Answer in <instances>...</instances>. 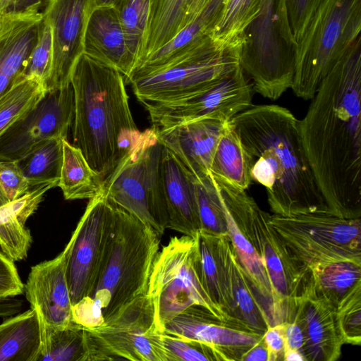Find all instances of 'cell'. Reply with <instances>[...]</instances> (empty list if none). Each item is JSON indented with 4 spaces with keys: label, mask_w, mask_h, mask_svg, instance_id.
Returning a JSON list of instances; mask_svg holds the SVG:
<instances>
[{
    "label": "cell",
    "mask_w": 361,
    "mask_h": 361,
    "mask_svg": "<svg viewBox=\"0 0 361 361\" xmlns=\"http://www.w3.org/2000/svg\"><path fill=\"white\" fill-rule=\"evenodd\" d=\"M304 118L300 137L330 212L361 218V37L322 80Z\"/></svg>",
    "instance_id": "cell-1"
},
{
    "label": "cell",
    "mask_w": 361,
    "mask_h": 361,
    "mask_svg": "<svg viewBox=\"0 0 361 361\" xmlns=\"http://www.w3.org/2000/svg\"><path fill=\"white\" fill-rule=\"evenodd\" d=\"M231 122L250 157L252 180L266 189L274 214L331 213L307 159L299 120L288 109L250 106Z\"/></svg>",
    "instance_id": "cell-2"
},
{
    "label": "cell",
    "mask_w": 361,
    "mask_h": 361,
    "mask_svg": "<svg viewBox=\"0 0 361 361\" xmlns=\"http://www.w3.org/2000/svg\"><path fill=\"white\" fill-rule=\"evenodd\" d=\"M71 84L74 145L104 184L142 133L130 111L124 77L114 66L83 53Z\"/></svg>",
    "instance_id": "cell-3"
},
{
    "label": "cell",
    "mask_w": 361,
    "mask_h": 361,
    "mask_svg": "<svg viewBox=\"0 0 361 361\" xmlns=\"http://www.w3.org/2000/svg\"><path fill=\"white\" fill-rule=\"evenodd\" d=\"M110 231L90 294L72 306L73 321L95 328L147 293L159 237L140 219L113 204Z\"/></svg>",
    "instance_id": "cell-4"
},
{
    "label": "cell",
    "mask_w": 361,
    "mask_h": 361,
    "mask_svg": "<svg viewBox=\"0 0 361 361\" xmlns=\"http://www.w3.org/2000/svg\"><path fill=\"white\" fill-rule=\"evenodd\" d=\"M240 46L221 47L208 35L159 65L133 71L127 81L144 105L178 99L232 72L239 65Z\"/></svg>",
    "instance_id": "cell-5"
},
{
    "label": "cell",
    "mask_w": 361,
    "mask_h": 361,
    "mask_svg": "<svg viewBox=\"0 0 361 361\" xmlns=\"http://www.w3.org/2000/svg\"><path fill=\"white\" fill-rule=\"evenodd\" d=\"M361 0H323L297 42L291 89L312 99L322 80L360 36Z\"/></svg>",
    "instance_id": "cell-6"
},
{
    "label": "cell",
    "mask_w": 361,
    "mask_h": 361,
    "mask_svg": "<svg viewBox=\"0 0 361 361\" xmlns=\"http://www.w3.org/2000/svg\"><path fill=\"white\" fill-rule=\"evenodd\" d=\"M296 46L285 0H263L243 32L239 49V64L255 92L276 100L291 88Z\"/></svg>",
    "instance_id": "cell-7"
},
{
    "label": "cell",
    "mask_w": 361,
    "mask_h": 361,
    "mask_svg": "<svg viewBox=\"0 0 361 361\" xmlns=\"http://www.w3.org/2000/svg\"><path fill=\"white\" fill-rule=\"evenodd\" d=\"M214 178L238 227L257 252L266 268L272 288L274 324L284 323L293 299L307 283L310 274L293 258L270 225V215L245 190Z\"/></svg>",
    "instance_id": "cell-8"
},
{
    "label": "cell",
    "mask_w": 361,
    "mask_h": 361,
    "mask_svg": "<svg viewBox=\"0 0 361 361\" xmlns=\"http://www.w3.org/2000/svg\"><path fill=\"white\" fill-rule=\"evenodd\" d=\"M163 147L157 128L152 126L146 129L103 184L109 202L152 227L159 238L169 224Z\"/></svg>",
    "instance_id": "cell-9"
},
{
    "label": "cell",
    "mask_w": 361,
    "mask_h": 361,
    "mask_svg": "<svg viewBox=\"0 0 361 361\" xmlns=\"http://www.w3.org/2000/svg\"><path fill=\"white\" fill-rule=\"evenodd\" d=\"M269 222L310 274L337 262L361 264V218L345 219L331 213L273 214Z\"/></svg>",
    "instance_id": "cell-10"
},
{
    "label": "cell",
    "mask_w": 361,
    "mask_h": 361,
    "mask_svg": "<svg viewBox=\"0 0 361 361\" xmlns=\"http://www.w3.org/2000/svg\"><path fill=\"white\" fill-rule=\"evenodd\" d=\"M147 294L152 299L157 326L161 331L171 319L192 306L208 310L228 324L226 316L212 302L201 283L193 237H173L159 250Z\"/></svg>",
    "instance_id": "cell-11"
},
{
    "label": "cell",
    "mask_w": 361,
    "mask_h": 361,
    "mask_svg": "<svg viewBox=\"0 0 361 361\" xmlns=\"http://www.w3.org/2000/svg\"><path fill=\"white\" fill-rule=\"evenodd\" d=\"M86 329L87 361H169L154 306L146 293L102 325Z\"/></svg>",
    "instance_id": "cell-12"
},
{
    "label": "cell",
    "mask_w": 361,
    "mask_h": 361,
    "mask_svg": "<svg viewBox=\"0 0 361 361\" xmlns=\"http://www.w3.org/2000/svg\"><path fill=\"white\" fill-rule=\"evenodd\" d=\"M240 64L203 90L173 101L145 105L153 126L171 128L212 118L230 121L252 106V87Z\"/></svg>",
    "instance_id": "cell-13"
},
{
    "label": "cell",
    "mask_w": 361,
    "mask_h": 361,
    "mask_svg": "<svg viewBox=\"0 0 361 361\" xmlns=\"http://www.w3.org/2000/svg\"><path fill=\"white\" fill-rule=\"evenodd\" d=\"M112 213L113 205L104 192L90 199L68 243L67 279L72 306L92 290L107 243Z\"/></svg>",
    "instance_id": "cell-14"
},
{
    "label": "cell",
    "mask_w": 361,
    "mask_h": 361,
    "mask_svg": "<svg viewBox=\"0 0 361 361\" xmlns=\"http://www.w3.org/2000/svg\"><path fill=\"white\" fill-rule=\"evenodd\" d=\"M73 117L71 84L47 92L29 114L0 137V161H18L49 139L66 138Z\"/></svg>",
    "instance_id": "cell-15"
},
{
    "label": "cell",
    "mask_w": 361,
    "mask_h": 361,
    "mask_svg": "<svg viewBox=\"0 0 361 361\" xmlns=\"http://www.w3.org/2000/svg\"><path fill=\"white\" fill-rule=\"evenodd\" d=\"M93 0H49L43 13L52 33L53 59L47 92L71 85L73 69L84 53V42Z\"/></svg>",
    "instance_id": "cell-16"
},
{
    "label": "cell",
    "mask_w": 361,
    "mask_h": 361,
    "mask_svg": "<svg viewBox=\"0 0 361 361\" xmlns=\"http://www.w3.org/2000/svg\"><path fill=\"white\" fill-rule=\"evenodd\" d=\"M300 327L307 361H335L341 354L343 339L336 307L319 294L310 277L293 299L288 321Z\"/></svg>",
    "instance_id": "cell-17"
},
{
    "label": "cell",
    "mask_w": 361,
    "mask_h": 361,
    "mask_svg": "<svg viewBox=\"0 0 361 361\" xmlns=\"http://www.w3.org/2000/svg\"><path fill=\"white\" fill-rule=\"evenodd\" d=\"M69 246L52 259L31 267L24 291L42 323L54 328L72 323V303L67 279Z\"/></svg>",
    "instance_id": "cell-18"
},
{
    "label": "cell",
    "mask_w": 361,
    "mask_h": 361,
    "mask_svg": "<svg viewBox=\"0 0 361 361\" xmlns=\"http://www.w3.org/2000/svg\"><path fill=\"white\" fill-rule=\"evenodd\" d=\"M162 331L207 343L226 361H241L243 355L264 335L228 326L200 306H192L183 310L167 322Z\"/></svg>",
    "instance_id": "cell-19"
},
{
    "label": "cell",
    "mask_w": 361,
    "mask_h": 361,
    "mask_svg": "<svg viewBox=\"0 0 361 361\" xmlns=\"http://www.w3.org/2000/svg\"><path fill=\"white\" fill-rule=\"evenodd\" d=\"M226 122L212 118L158 129L159 137L193 176L210 173L213 157Z\"/></svg>",
    "instance_id": "cell-20"
},
{
    "label": "cell",
    "mask_w": 361,
    "mask_h": 361,
    "mask_svg": "<svg viewBox=\"0 0 361 361\" xmlns=\"http://www.w3.org/2000/svg\"><path fill=\"white\" fill-rule=\"evenodd\" d=\"M225 266L231 300V327L264 334L274 324L273 308L252 285L239 263L228 236L225 246Z\"/></svg>",
    "instance_id": "cell-21"
},
{
    "label": "cell",
    "mask_w": 361,
    "mask_h": 361,
    "mask_svg": "<svg viewBox=\"0 0 361 361\" xmlns=\"http://www.w3.org/2000/svg\"><path fill=\"white\" fill-rule=\"evenodd\" d=\"M162 179L169 217L168 228L195 237L201 230V225L192 176L164 146Z\"/></svg>",
    "instance_id": "cell-22"
},
{
    "label": "cell",
    "mask_w": 361,
    "mask_h": 361,
    "mask_svg": "<svg viewBox=\"0 0 361 361\" xmlns=\"http://www.w3.org/2000/svg\"><path fill=\"white\" fill-rule=\"evenodd\" d=\"M42 19V12L0 14V96L23 72Z\"/></svg>",
    "instance_id": "cell-23"
},
{
    "label": "cell",
    "mask_w": 361,
    "mask_h": 361,
    "mask_svg": "<svg viewBox=\"0 0 361 361\" xmlns=\"http://www.w3.org/2000/svg\"><path fill=\"white\" fill-rule=\"evenodd\" d=\"M84 53L116 68L128 80L136 66L114 7H97L87 26Z\"/></svg>",
    "instance_id": "cell-24"
},
{
    "label": "cell",
    "mask_w": 361,
    "mask_h": 361,
    "mask_svg": "<svg viewBox=\"0 0 361 361\" xmlns=\"http://www.w3.org/2000/svg\"><path fill=\"white\" fill-rule=\"evenodd\" d=\"M228 234L200 231L195 235L196 265L201 283L212 302L226 316L231 314V300L225 266Z\"/></svg>",
    "instance_id": "cell-25"
},
{
    "label": "cell",
    "mask_w": 361,
    "mask_h": 361,
    "mask_svg": "<svg viewBox=\"0 0 361 361\" xmlns=\"http://www.w3.org/2000/svg\"><path fill=\"white\" fill-rule=\"evenodd\" d=\"M42 347V324L35 309L0 324V361H39Z\"/></svg>",
    "instance_id": "cell-26"
},
{
    "label": "cell",
    "mask_w": 361,
    "mask_h": 361,
    "mask_svg": "<svg viewBox=\"0 0 361 361\" xmlns=\"http://www.w3.org/2000/svg\"><path fill=\"white\" fill-rule=\"evenodd\" d=\"M216 178L245 190L252 180L250 157L231 121L225 123L211 165Z\"/></svg>",
    "instance_id": "cell-27"
},
{
    "label": "cell",
    "mask_w": 361,
    "mask_h": 361,
    "mask_svg": "<svg viewBox=\"0 0 361 361\" xmlns=\"http://www.w3.org/2000/svg\"><path fill=\"white\" fill-rule=\"evenodd\" d=\"M63 159L59 187L66 200L92 199L104 191L103 182L80 149L62 140Z\"/></svg>",
    "instance_id": "cell-28"
},
{
    "label": "cell",
    "mask_w": 361,
    "mask_h": 361,
    "mask_svg": "<svg viewBox=\"0 0 361 361\" xmlns=\"http://www.w3.org/2000/svg\"><path fill=\"white\" fill-rule=\"evenodd\" d=\"M225 2L226 0H210L193 20L164 46L144 59L133 71L159 65L191 43L210 35Z\"/></svg>",
    "instance_id": "cell-29"
},
{
    "label": "cell",
    "mask_w": 361,
    "mask_h": 361,
    "mask_svg": "<svg viewBox=\"0 0 361 361\" xmlns=\"http://www.w3.org/2000/svg\"><path fill=\"white\" fill-rule=\"evenodd\" d=\"M47 92L42 81L20 73L0 96V137L29 114Z\"/></svg>",
    "instance_id": "cell-30"
},
{
    "label": "cell",
    "mask_w": 361,
    "mask_h": 361,
    "mask_svg": "<svg viewBox=\"0 0 361 361\" xmlns=\"http://www.w3.org/2000/svg\"><path fill=\"white\" fill-rule=\"evenodd\" d=\"M42 321V320H41ZM39 361H87L86 329L74 322L64 327L45 326Z\"/></svg>",
    "instance_id": "cell-31"
},
{
    "label": "cell",
    "mask_w": 361,
    "mask_h": 361,
    "mask_svg": "<svg viewBox=\"0 0 361 361\" xmlns=\"http://www.w3.org/2000/svg\"><path fill=\"white\" fill-rule=\"evenodd\" d=\"M64 138L49 139L34 148L18 164L30 189L41 185H59Z\"/></svg>",
    "instance_id": "cell-32"
},
{
    "label": "cell",
    "mask_w": 361,
    "mask_h": 361,
    "mask_svg": "<svg viewBox=\"0 0 361 361\" xmlns=\"http://www.w3.org/2000/svg\"><path fill=\"white\" fill-rule=\"evenodd\" d=\"M152 5L153 0H118L114 6L136 66L145 54Z\"/></svg>",
    "instance_id": "cell-33"
},
{
    "label": "cell",
    "mask_w": 361,
    "mask_h": 361,
    "mask_svg": "<svg viewBox=\"0 0 361 361\" xmlns=\"http://www.w3.org/2000/svg\"><path fill=\"white\" fill-rule=\"evenodd\" d=\"M189 3L190 0H153L145 54L141 62L164 46L185 26Z\"/></svg>",
    "instance_id": "cell-34"
},
{
    "label": "cell",
    "mask_w": 361,
    "mask_h": 361,
    "mask_svg": "<svg viewBox=\"0 0 361 361\" xmlns=\"http://www.w3.org/2000/svg\"><path fill=\"white\" fill-rule=\"evenodd\" d=\"M263 0H226L210 37L219 47L240 44L243 32L259 12Z\"/></svg>",
    "instance_id": "cell-35"
},
{
    "label": "cell",
    "mask_w": 361,
    "mask_h": 361,
    "mask_svg": "<svg viewBox=\"0 0 361 361\" xmlns=\"http://www.w3.org/2000/svg\"><path fill=\"white\" fill-rule=\"evenodd\" d=\"M224 204L227 221V234L235 256L254 287L273 308L271 284L266 268L257 252L240 231L224 202Z\"/></svg>",
    "instance_id": "cell-36"
},
{
    "label": "cell",
    "mask_w": 361,
    "mask_h": 361,
    "mask_svg": "<svg viewBox=\"0 0 361 361\" xmlns=\"http://www.w3.org/2000/svg\"><path fill=\"white\" fill-rule=\"evenodd\" d=\"M201 230L216 235L227 234V221L224 202L216 179L209 173L195 176Z\"/></svg>",
    "instance_id": "cell-37"
},
{
    "label": "cell",
    "mask_w": 361,
    "mask_h": 361,
    "mask_svg": "<svg viewBox=\"0 0 361 361\" xmlns=\"http://www.w3.org/2000/svg\"><path fill=\"white\" fill-rule=\"evenodd\" d=\"M317 291L336 307L351 288L361 281V264L342 261L310 274Z\"/></svg>",
    "instance_id": "cell-38"
},
{
    "label": "cell",
    "mask_w": 361,
    "mask_h": 361,
    "mask_svg": "<svg viewBox=\"0 0 361 361\" xmlns=\"http://www.w3.org/2000/svg\"><path fill=\"white\" fill-rule=\"evenodd\" d=\"M8 203L0 207V247L11 260L20 261L26 258L32 237Z\"/></svg>",
    "instance_id": "cell-39"
},
{
    "label": "cell",
    "mask_w": 361,
    "mask_h": 361,
    "mask_svg": "<svg viewBox=\"0 0 361 361\" xmlns=\"http://www.w3.org/2000/svg\"><path fill=\"white\" fill-rule=\"evenodd\" d=\"M336 314L344 343H361V281L336 305Z\"/></svg>",
    "instance_id": "cell-40"
},
{
    "label": "cell",
    "mask_w": 361,
    "mask_h": 361,
    "mask_svg": "<svg viewBox=\"0 0 361 361\" xmlns=\"http://www.w3.org/2000/svg\"><path fill=\"white\" fill-rule=\"evenodd\" d=\"M169 361H221L219 353L212 345L161 331Z\"/></svg>",
    "instance_id": "cell-41"
},
{
    "label": "cell",
    "mask_w": 361,
    "mask_h": 361,
    "mask_svg": "<svg viewBox=\"0 0 361 361\" xmlns=\"http://www.w3.org/2000/svg\"><path fill=\"white\" fill-rule=\"evenodd\" d=\"M52 59L51 29L49 23L43 17L37 42L22 73L46 84L51 73Z\"/></svg>",
    "instance_id": "cell-42"
},
{
    "label": "cell",
    "mask_w": 361,
    "mask_h": 361,
    "mask_svg": "<svg viewBox=\"0 0 361 361\" xmlns=\"http://www.w3.org/2000/svg\"><path fill=\"white\" fill-rule=\"evenodd\" d=\"M0 187L9 202L30 190L17 161H0Z\"/></svg>",
    "instance_id": "cell-43"
},
{
    "label": "cell",
    "mask_w": 361,
    "mask_h": 361,
    "mask_svg": "<svg viewBox=\"0 0 361 361\" xmlns=\"http://www.w3.org/2000/svg\"><path fill=\"white\" fill-rule=\"evenodd\" d=\"M323 0H285L288 18L298 42L314 13Z\"/></svg>",
    "instance_id": "cell-44"
},
{
    "label": "cell",
    "mask_w": 361,
    "mask_h": 361,
    "mask_svg": "<svg viewBox=\"0 0 361 361\" xmlns=\"http://www.w3.org/2000/svg\"><path fill=\"white\" fill-rule=\"evenodd\" d=\"M23 291L24 284L14 262L0 251V298L16 297Z\"/></svg>",
    "instance_id": "cell-45"
},
{
    "label": "cell",
    "mask_w": 361,
    "mask_h": 361,
    "mask_svg": "<svg viewBox=\"0 0 361 361\" xmlns=\"http://www.w3.org/2000/svg\"><path fill=\"white\" fill-rule=\"evenodd\" d=\"M268 350V361H282L284 358V323L269 326L263 335Z\"/></svg>",
    "instance_id": "cell-46"
},
{
    "label": "cell",
    "mask_w": 361,
    "mask_h": 361,
    "mask_svg": "<svg viewBox=\"0 0 361 361\" xmlns=\"http://www.w3.org/2000/svg\"><path fill=\"white\" fill-rule=\"evenodd\" d=\"M44 0H0V14H19L40 12Z\"/></svg>",
    "instance_id": "cell-47"
},
{
    "label": "cell",
    "mask_w": 361,
    "mask_h": 361,
    "mask_svg": "<svg viewBox=\"0 0 361 361\" xmlns=\"http://www.w3.org/2000/svg\"><path fill=\"white\" fill-rule=\"evenodd\" d=\"M284 337L285 348L296 350L305 356L303 335L296 322H284Z\"/></svg>",
    "instance_id": "cell-48"
},
{
    "label": "cell",
    "mask_w": 361,
    "mask_h": 361,
    "mask_svg": "<svg viewBox=\"0 0 361 361\" xmlns=\"http://www.w3.org/2000/svg\"><path fill=\"white\" fill-rule=\"evenodd\" d=\"M241 361H268V350L263 337L243 355Z\"/></svg>",
    "instance_id": "cell-49"
},
{
    "label": "cell",
    "mask_w": 361,
    "mask_h": 361,
    "mask_svg": "<svg viewBox=\"0 0 361 361\" xmlns=\"http://www.w3.org/2000/svg\"><path fill=\"white\" fill-rule=\"evenodd\" d=\"M209 1L210 0H192L190 1L186 13L185 26L200 13Z\"/></svg>",
    "instance_id": "cell-50"
},
{
    "label": "cell",
    "mask_w": 361,
    "mask_h": 361,
    "mask_svg": "<svg viewBox=\"0 0 361 361\" xmlns=\"http://www.w3.org/2000/svg\"><path fill=\"white\" fill-rule=\"evenodd\" d=\"M284 361H307L305 356L299 351L285 348Z\"/></svg>",
    "instance_id": "cell-51"
},
{
    "label": "cell",
    "mask_w": 361,
    "mask_h": 361,
    "mask_svg": "<svg viewBox=\"0 0 361 361\" xmlns=\"http://www.w3.org/2000/svg\"><path fill=\"white\" fill-rule=\"evenodd\" d=\"M95 8L97 7H114L118 0H93Z\"/></svg>",
    "instance_id": "cell-52"
},
{
    "label": "cell",
    "mask_w": 361,
    "mask_h": 361,
    "mask_svg": "<svg viewBox=\"0 0 361 361\" xmlns=\"http://www.w3.org/2000/svg\"><path fill=\"white\" fill-rule=\"evenodd\" d=\"M9 202V200L4 193L3 190L0 187V207Z\"/></svg>",
    "instance_id": "cell-53"
},
{
    "label": "cell",
    "mask_w": 361,
    "mask_h": 361,
    "mask_svg": "<svg viewBox=\"0 0 361 361\" xmlns=\"http://www.w3.org/2000/svg\"><path fill=\"white\" fill-rule=\"evenodd\" d=\"M44 6H46L47 4L49 2V0H44Z\"/></svg>",
    "instance_id": "cell-54"
}]
</instances>
